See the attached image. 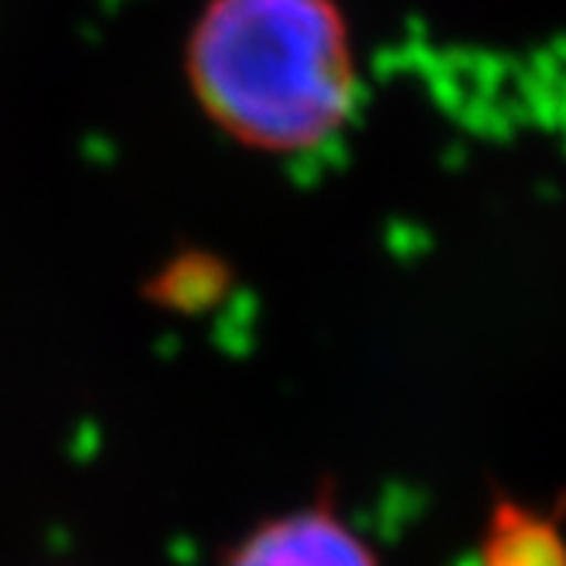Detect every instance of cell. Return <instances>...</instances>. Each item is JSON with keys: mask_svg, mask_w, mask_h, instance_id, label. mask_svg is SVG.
<instances>
[{"mask_svg": "<svg viewBox=\"0 0 566 566\" xmlns=\"http://www.w3.org/2000/svg\"><path fill=\"white\" fill-rule=\"evenodd\" d=\"M185 78L226 137L263 154L325 144L358 93L335 0H209L185 42Z\"/></svg>", "mask_w": 566, "mask_h": 566, "instance_id": "1", "label": "cell"}, {"mask_svg": "<svg viewBox=\"0 0 566 566\" xmlns=\"http://www.w3.org/2000/svg\"><path fill=\"white\" fill-rule=\"evenodd\" d=\"M219 566H382L369 539L335 509V499L287 509L250 525Z\"/></svg>", "mask_w": 566, "mask_h": 566, "instance_id": "2", "label": "cell"}, {"mask_svg": "<svg viewBox=\"0 0 566 566\" xmlns=\"http://www.w3.org/2000/svg\"><path fill=\"white\" fill-rule=\"evenodd\" d=\"M471 566H566V536L556 512L499 495L481 525Z\"/></svg>", "mask_w": 566, "mask_h": 566, "instance_id": "3", "label": "cell"}, {"mask_svg": "<svg viewBox=\"0 0 566 566\" xmlns=\"http://www.w3.org/2000/svg\"><path fill=\"white\" fill-rule=\"evenodd\" d=\"M226 287H229V266L206 250H188L171 256L150 276L147 297L160 307L198 314L209 304L222 301Z\"/></svg>", "mask_w": 566, "mask_h": 566, "instance_id": "4", "label": "cell"}]
</instances>
